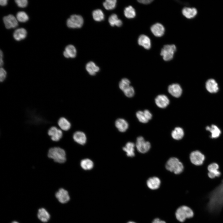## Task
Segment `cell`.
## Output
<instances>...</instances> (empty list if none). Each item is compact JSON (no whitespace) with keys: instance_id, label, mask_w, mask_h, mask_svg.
<instances>
[{"instance_id":"cell-1","label":"cell","mask_w":223,"mask_h":223,"mask_svg":"<svg viewBox=\"0 0 223 223\" xmlns=\"http://www.w3.org/2000/svg\"><path fill=\"white\" fill-rule=\"evenodd\" d=\"M206 208L210 213L216 214L223 208V182L208 195Z\"/></svg>"},{"instance_id":"cell-2","label":"cell","mask_w":223,"mask_h":223,"mask_svg":"<svg viewBox=\"0 0 223 223\" xmlns=\"http://www.w3.org/2000/svg\"><path fill=\"white\" fill-rule=\"evenodd\" d=\"M47 156L55 162L62 164L66 160L65 151L59 147H53L50 148L48 152Z\"/></svg>"},{"instance_id":"cell-3","label":"cell","mask_w":223,"mask_h":223,"mask_svg":"<svg viewBox=\"0 0 223 223\" xmlns=\"http://www.w3.org/2000/svg\"><path fill=\"white\" fill-rule=\"evenodd\" d=\"M165 167L168 170L176 174L181 173L184 168L182 164L178 159L175 157L170 158L167 162Z\"/></svg>"},{"instance_id":"cell-4","label":"cell","mask_w":223,"mask_h":223,"mask_svg":"<svg viewBox=\"0 0 223 223\" xmlns=\"http://www.w3.org/2000/svg\"><path fill=\"white\" fill-rule=\"evenodd\" d=\"M194 215V212L192 209L184 205L179 207L175 213L177 219L181 222H183L187 218L192 217Z\"/></svg>"},{"instance_id":"cell-5","label":"cell","mask_w":223,"mask_h":223,"mask_svg":"<svg viewBox=\"0 0 223 223\" xmlns=\"http://www.w3.org/2000/svg\"><path fill=\"white\" fill-rule=\"evenodd\" d=\"M176 50V47L174 45H166L161 49L160 55L164 60L168 61L173 59Z\"/></svg>"},{"instance_id":"cell-6","label":"cell","mask_w":223,"mask_h":223,"mask_svg":"<svg viewBox=\"0 0 223 223\" xmlns=\"http://www.w3.org/2000/svg\"><path fill=\"white\" fill-rule=\"evenodd\" d=\"M83 23V18L81 15H73L67 20V24L69 28H79L82 26Z\"/></svg>"},{"instance_id":"cell-7","label":"cell","mask_w":223,"mask_h":223,"mask_svg":"<svg viewBox=\"0 0 223 223\" xmlns=\"http://www.w3.org/2000/svg\"><path fill=\"white\" fill-rule=\"evenodd\" d=\"M136 146L138 151L142 153L147 152L151 147L150 142L146 141L142 136L139 137L137 138Z\"/></svg>"},{"instance_id":"cell-8","label":"cell","mask_w":223,"mask_h":223,"mask_svg":"<svg viewBox=\"0 0 223 223\" xmlns=\"http://www.w3.org/2000/svg\"><path fill=\"white\" fill-rule=\"evenodd\" d=\"M190 158L191 163L197 166L202 164L205 159L204 155L198 151L192 152L190 155Z\"/></svg>"},{"instance_id":"cell-9","label":"cell","mask_w":223,"mask_h":223,"mask_svg":"<svg viewBox=\"0 0 223 223\" xmlns=\"http://www.w3.org/2000/svg\"><path fill=\"white\" fill-rule=\"evenodd\" d=\"M47 133L50 137L51 139L54 142H58L62 138L63 132L62 131L57 127L53 126L48 130Z\"/></svg>"},{"instance_id":"cell-10","label":"cell","mask_w":223,"mask_h":223,"mask_svg":"<svg viewBox=\"0 0 223 223\" xmlns=\"http://www.w3.org/2000/svg\"><path fill=\"white\" fill-rule=\"evenodd\" d=\"M3 21L6 28L7 29L15 28L18 25L16 18L12 15L4 16L3 18Z\"/></svg>"},{"instance_id":"cell-11","label":"cell","mask_w":223,"mask_h":223,"mask_svg":"<svg viewBox=\"0 0 223 223\" xmlns=\"http://www.w3.org/2000/svg\"><path fill=\"white\" fill-rule=\"evenodd\" d=\"M55 197L61 203H64L68 202L70 197L68 191L65 189L61 188L56 193Z\"/></svg>"},{"instance_id":"cell-12","label":"cell","mask_w":223,"mask_h":223,"mask_svg":"<svg viewBox=\"0 0 223 223\" xmlns=\"http://www.w3.org/2000/svg\"><path fill=\"white\" fill-rule=\"evenodd\" d=\"M168 90L171 94L176 98L180 97L182 93L181 87L178 84H173L169 85L168 87Z\"/></svg>"},{"instance_id":"cell-13","label":"cell","mask_w":223,"mask_h":223,"mask_svg":"<svg viewBox=\"0 0 223 223\" xmlns=\"http://www.w3.org/2000/svg\"><path fill=\"white\" fill-rule=\"evenodd\" d=\"M152 33L156 37H161L164 34L165 28L161 24L156 23L153 25L151 28Z\"/></svg>"},{"instance_id":"cell-14","label":"cell","mask_w":223,"mask_h":223,"mask_svg":"<svg viewBox=\"0 0 223 223\" xmlns=\"http://www.w3.org/2000/svg\"><path fill=\"white\" fill-rule=\"evenodd\" d=\"M205 86L208 91L211 93H216L219 90L218 84L213 79L208 80L206 83Z\"/></svg>"},{"instance_id":"cell-15","label":"cell","mask_w":223,"mask_h":223,"mask_svg":"<svg viewBox=\"0 0 223 223\" xmlns=\"http://www.w3.org/2000/svg\"><path fill=\"white\" fill-rule=\"evenodd\" d=\"M156 105L161 108L166 107L169 104V101L168 98L165 95H158L155 99Z\"/></svg>"},{"instance_id":"cell-16","label":"cell","mask_w":223,"mask_h":223,"mask_svg":"<svg viewBox=\"0 0 223 223\" xmlns=\"http://www.w3.org/2000/svg\"><path fill=\"white\" fill-rule=\"evenodd\" d=\"M138 43L139 45L146 49L149 50L151 47L150 39L145 35L142 34L139 36L138 39Z\"/></svg>"},{"instance_id":"cell-17","label":"cell","mask_w":223,"mask_h":223,"mask_svg":"<svg viewBox=\"0 0 223 223\" xmlns=\"http://www.w3.org/2000/svg\"><path fill=\"white\" fill-rule=\"evenodd\" d=\"M74 141L81 145L85 144L86 141V136L83 132L78 131L75 132L73 136Z\"/></svg>"},{"instance_id":"cell-18","label":"cell","mask_w":223,"mask_h":223,"mask_svg":"<svg viewBox=\"0 0 223 223\" xmlns=\"http://www.w3.org/2000/svg\"><path fill=\"white\" fill-rule=\"evenodd\" d=\"M115 125L118 130L121 132H125L129 127V125L127 121L122 118L117 119L115 121Z\"/></svg>"},{"instance_id":"cell-19","label":"cell","mask_w":223,"mask_h":223,"mask_svg":"<svg viewBox=\"0 0 223 223\" xmlns=\"http://www.w3.org/2000/svg\"><path fill=\"white\" fill-rule=\"evenodd\" d=\"M77 50L75 46L72 45H68L65 48L63 55L66 58H74L76 55Z\"/></svg>"},{"instance_id":"cell-20","label":"cell","mask_w":223,"mask_h":223,"mask_svg":"<svg viewBox=\"0 0 223 223\" xmlns=\"http://www.w3.org/2000/svg\"><path fill=\"white\" fill-rule=\"evenodd\" d=\"M160 184V179L156 177L149 178L147 181L148 187L151 190H155L159 188Z\"/></svg>"},{"instance_id":"cell-21","label":"cell","mask_w":223,"mask_h":223,"mask_svg":"<svg viewBox=\"0 0 223 223\" xmlns=\"http://www.w3.org/2000/svg\"><path fill=\"white\" fill-rule=\"evenodd\" d=\"M183 15L188 19H191L197 15V11L195 8L185 7L182 11Z\"/></svg>"},{"instance_id":"cell-22","label":"cell","mask_w":223,"mask_h":223,"mask_svg":"<svg viewBox=\"0 0 223 223\" xmlns=\"http://www.w3.org/2000/svg\"><path fill=\"white\" fill-rule=\"evenodd\" d=\"M206 129L211 133V137L212 138H218L221 134V130L215 125H212L211 126H207Z\"/></svg>"},{"instance_id":"cell-23","label":"cell","mask_w":223,"mask_h":223,"mask_svg":"<svg viewBox=\"0 0 223 223\" xmlns=\"http://www.w3.org/2000/svg\"><path fill=\"white\" fill-rule=\"evenodd\" d=\"M27 32L23 28H20L16 29L13 33V37L16 40L20 41L24 39L26 37Z\"/></svg>"},{"instance_id":"cell-24","label":"cell","mask_w":223,"mask_h":223,"mask_svg":"<svg viewBox=\"0 0 223 223\" xmlns=\"http://www.w3.org/2000/svg\"><path fill=\"white\" fill-rule=\"evenodd\" d=\"M85 68L89 74L91 75H95L99 70V68L93 62L88 63L86 65Z\"/></svg>"},{"instance_id":"cell-25","label":"cell","mask_w":223,"mask_h":223,"mask_svg":"<svg viewBox=\"0 0 223 223\" xmlns=\"http://www.w3.org/2000/svg\"><path fill=\"white\" fill-rule=\"evenodd\" d=\"M58 125L62 130L65 131L69 130L71 127L70 122L64 117H61L59 119Z\"/></svg>"},{"instance_id":"cell-26","label":"cell","mask_w":223,"mask_h":223,"mask_svg":"<svg viewBox=\"0 0 223 223\" xmlns=\"http://www.w3.org/2000/svg\"><path fill=\"white\" fill-rule=\"evenodd\" d=\"M37 217L42 221L45 222L50 219V215L45 209L42 208L38 210Z\"/></svg>"},{"instance_id":"cell-27","label":"cell","mask_w":223,"mask_h":223,"mask_svg":"<svg viewBox=\"0 0 223 223\" xmlns=\"http://www.w3.org/2000/svg\"><path fill=\"white\" fill-rule=\"evenodd\" d=\"M134 146L135 145L134 143L131 142H129L123 148V150L126 152L127 156L133 157L135 155L134 152Z\"/></svg>"},{"instance_id":"cell-28","label":"cell","mask_w":223,"mask_h":223,"mask_svg":"<svg viewBox=\"0 0 223 223\" xmlns=\"http://www.w3.org/2000/svg\"><path fill=\"white\" fill-rule=\"evenodd\" d=\"M184 135L183 130L180 127L175 128L171 133V135L173 138L177 140H179L182 139Z\"/></svg>"},{"instance_id":"cell-29","label":"cell","mask_w":223,"mask_h":223,"mask_svg":"<svg viewBox=\"0 0 223 223\" xmlns=\"http://www.w3.org/2000/svg\"><path fill=\"white\" fill-rule=\"evenodd\" d=\"M108 21L110 25L112 26H114L115 25L120 27L122 24V21L118 19L117 15L115 14L111 15L109 18Z\"/></svg>"},{"instance_id":"cell-30","label":"cell","mask_w":223,"mask_h":223,"mask_svg":"<svg viewBox=\"0 0 223 223\" xmlns=\"http://www.w3.org/2000/svg\"><path fill=\"white\" fill-rule=\"evenodd\" d=\"M80 165L84 170H89L92 169L94 166L93 161L88 159L82 160L81 162Z\"/></svg>"},{"instance_id":"cell-31","label":"cell","mask_w":223,"mask_h":223,"mask_svg":"<svg viewBox=\"0 0 223 223\" xmlns=\"http://www.w3.org/2000/svg\"><path fill=\"white\" fill-rule=\"evenodd\" d=\"M124 13L125 16L129 19L134 18L136 15L135 10L131 6L125 8L124 11Z\"/></svg>"},{"instance_id":"cell-32","label":"cell","mask_w":223,"mask_h":223,"mask_svg":"<svg viewBox=\"0 0 223 223\" xmlns=\"http://www.w3.org/2000/svg\"><path fill=\"white\" fill-rule=\"evenodd\" d=\"M94 19L97 21H101L104 19V14L102 11L99 9L94 10L92 12Z\"/></svg>"},{"instance_id":"cell-33","label":"cell","mask_w":223,"mask_h":223,"mask_svg":"<svg viewBox=\"0 0 223 223\" xmlns=\"http://www.w3.org/2000/svg\"><path fill=\"white\" fill-rule=\"evenodd\" d=\"M116 0H106L103 3V6L107 10L114 9L116 7Z\"/></svg>"},{"instance_id":"cell-34","label":"cell","mask_w":223,"mask_h":223,"mask_svg":"<svg viewBox=\"0 0 223 223\" xmlns=\"http://www.w3.org/2000/svg\"><path fill=\"white\" fill-rule=\"evenodd\" d=\"M136 115L138 120L142 123H146L149 120L144 111H138L136 113Z\"/></svg>"},{"instance_id":"cell-35","label":"cell","mask_w":223,"mask_h":223,"mask_svg":"<svg viewBox=\"0 0 223 223\" xmlns=\"http://www.w3.org/2000/svg\"><path fill=\"white\" fill-rule=\"evenodd\" d=\"M16 17L18 21L21 22H26L29 19L27 14L23 11L18 12L16 15Z\"/></svg>"},{"instance_id":"cell-36","label":"cell","mask_w":223,"mask_h":223,"mask_svg":"<svg viewBox=\"0 0 223 223\" xmlns=\"http://www.w3.org/2000/svg\"><path fill=\"white\" fill-rule=\"evenodd\" d=\"M130 81L128 79L123 78L119 82V88L123 91L130 86Z\"/></svg>"},{"instance_id":"cell-37","label":"cell","mask_w":223,"mask_h":223,"mask_svg":"<svg viewBox=\"0 0 223 223\" xmlns=\"http://www.w3.org/2000/svg\"><path fill=\"white\" fill-rule=\"evenodd\" d=\"M123 92L125 95L129 98H131L133 97L134 94V88L132 86L130 85L124 90Z\"/></svg>"},{"instance_id":"cell-38","label":"cell","mask_w":223,"mask_h":223,"mask_svg":"<svg viewBox=\"0 0 223 223\" xmlns=\"http://www.w3.org/2000/svg\"><path fill=\"white\" fill-rule=\"evenodd\" d=\"M219 165L216 163H212L209 164L208 168L209 172H215L218 171Z\"/></svg>"},{"instance_id":"cell-39","label":"cell","mask_w":223,"mask_h":223,"mask_svg":"<svg viewBox=\"0 0 223 223\" xmlns=\"http://www.w3.org/2000/svg\"><path fill=\"white\" fill-rule=\"evenodd\" d=\"M15 2L18 7L22 8L26 7L28 3L27 0H16Z\"/></svg>"},{"instance_id":"cell-40","label":"cell","mask_w":223,"mask_h":223,"mask_svg":"<svg viewBox=\"0 0 223 223\" xmlns=\"http://www.w3.org/2000/svg\"><path fill=\"white\" fill-rule=\"evenodd\" d=\"M7 76V73L6 70L3 68L0 69V81L3 82Z\"/></svg>"},{"instance_id":"cell-41","label":"cell","mask_w":223,"mask_h":223,"mask_svg":"<svg viewBox=\"0 0 223 223\" xmlns=\"http://www.w3.org/2000/svg\"><path fill=\"white\" fill-rule=\"evenodd\" d=\"M221 172L219 170L215 172H209L208 173V177L211 178L218 177L221 175Z\"/></svg>"},{"instance_id":"cell-42","label":"cell","mask_w":223,"mask_h":223,"mask_svg":"<svg viewBox=\"0 0 223 223\" xmlns=\"http://www.w3.org/2000/svg\"><path fill=\"white\" fill-rule=\"evenodd\" d=\"M138 1L139 2L143 4H148L151 3L153 1V0H141Z\"/></svg>"},{"instance_id":"cell-43","label":"cell","mask_w":223,"mask_h":223,"mask_svg":"<svg viewBox=\"0 0 223 223\" xmlns=\"http://www.w3.org/2000/svg\"><path fill=\"white\" fill-rule=\"evenodd\" d=\"M3 53L2 51L0 50V65L1 67L2 66L3 64Z\"/></svg>"},{"instance_id":"cell-44","label":"cell","mask_w":223,"mask_h":223,"mask_svg":"<svg viewBox=\"0 0 223 223\" xmlns=\"http://www.w3.org/2000/svg\"><path fill=\"white\" fill-rule=\"evenodd\" d=\"M152 223H166L164 221L160 220L159 218H156L153 221Z\"/></svg>"},{"instance_id":"cell-45","label":"cell","mask_w":223,"mask_h":223,"mask_svg":"<svg viewBox=\"0 0 223 223\" xmlns=\"http://www.w3.org/2000/svg\"><path fill=\"white\" fill-rule=\"evenodd\" d=\"M7 0H1L0 4L2 6H5L7 5Z\"/></svg>"},{"instance_id":"cell-46","label":"cell","mask_w":223,"mask_h":223,"mask_svg":"<svg viewBox=\"0 0 223 223\" xmlns=\"http://www.w3.org/2000/svg\"><path fill=\"white\" fill-rule=\"evenodd\" d=\"M127 223H136L132 221H130L127 222Z\"/></svg>"},{"instance_id":"cell-47","label":"cell","mask_w":223,"mask_h":223,"mask_svg":"<svg viewBox=\"0 0 223 223\" xmlns=\"http://www.w3.org/2000/svg\"><path fill=\"white\" fill-rule=\"evenodd\" d=\"M11 223H19L16 221H14L13 222H12Z\"/></svg>"}]
</instances>
